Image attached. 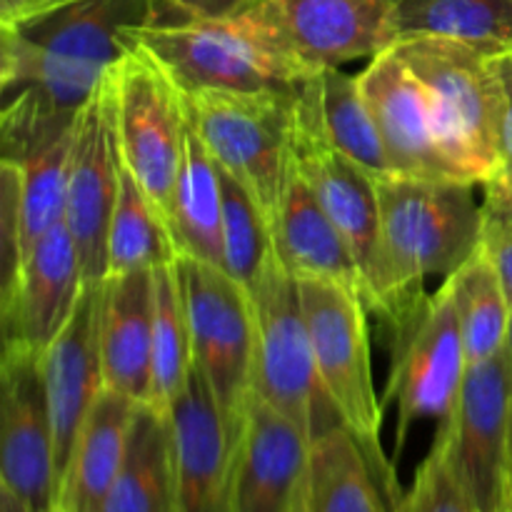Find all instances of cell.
<instances>
[{
	"label": "cell",
	"mask_w": 512,
	"mask_h": 512,
	"mask_svg": "<svg viewBox=\"0 0 512 512\" xmlns=\"http://www.w3.org/2000/svg\"><path fill=\"white\" fill-rule=\"evenodd\" d=\"M138 405V400L118 390L103 388L75 440L68 470L60 483V510L103 512L123 465L130 423Z\"/></svg>",
	"instance_id": "obj_24"
},
{
	"label": "cell",
	"mask_w": 512,
	"mask_h": 512,
	"mask_svg": "<svg viewBox=\"0 0 512 512\" xmlns=\"http://www.w3.org/2000/svg\"><path fill=\"white\" fill-rule=\"evenodd\" d=\"M178 258H195L223 268V170L193 128L168 213Z\"/></svg>",
	"instance_id": "obj_26"
},
{
	"label": "cell",
	"mask_w": 512,
	"mask_h": 512,
	"mask_svg": "<svg viewBox=\"0 0 512 512\" xmlns=\"http://www.w3.org/2000/svg\"><path fill=\"white\" fill-rule=\"evenodd\" d=\"M100 293L103 283L85 285L75 313L53 343L40 353L60 483L80 428L105 388L100 358Z\"/></svg>",
	"instance_id": "obj_19"
},
{
	"label": "cell",
	"mask_w": 512,
	"mask_h": 512,
	"mask_svg": "<svg viewBox=\"0 0 512 512\" xmlns=\"http://www.w3.org/2000/svg\"><path fill=\"white\" fill-rule=\"evenodd\" d=\"M512 365L505 353L470 365L455 408L435 438L480 512H512Z\"/></svg>",
	"instance_id": "obj_12"
},
{
	"label": "cell",
	"mask_w": 512,
	"mask_h": 512,
	"mask_svg": "<svg viewBox=\"0 0 512 512\" xmlns=\"http://www.w3.org/2000/svg\"><path fill=\"white\" fill-rule=\"evenodd\" d=\"M175 260L178 248L168 220L123 165L108 233V275L155 270Z\"/></svg>",
	"instance_id": "obj_29"
},
{
	"label": "cell",
	"mask_w": 512,
	"mask_h": 512,
	"mask_svg": "<svg viewBox=\"0 0 512 512\" xmlns=\"http://www.w3.org/2000/svg\"><path fill=\"white\" fill-rule=\"evenodd\" d=\"M73 135L70 133L55 140L33 158L13 165L15 183H18V213L20 230H23V258L43 235L65 223V205H68V180L70 158H73Z\"/></svg>",
	"instance_id": "obj_32"
},
{
	"label": "cell",
	"mask_w": 512,
	"mask_h": 512,
	"mask_svg": "<svg viewBox=\"0 0 512 512\" xmlns=\"http://www.w3.org/2000/svg\"><path fill=\"white\" fill-rule=\"evenodd\" d=\"M270 255L273 235L268 215L258 200L223 170V270L250 288Z\"/></svg>",
	"instance_id": "obj_33"
},
{
	"label": "cell",
	"mask_w": 512,
	"mask_h": 512,
	"mask_svg": "<svg viewBox=\"0 0 512 512\" xmlns=\"http://www.w3.org/2000/svg\"><path fill=\"white\" fill-rule=\"evenodd\" d=\"M103 512H180L175 438L168 413L148 403L138 405L123 465Z\"/></svg>",
	"instance_id": "obj_25"
},
{
	"label": "cell",
	"mask_w": 512,
	"mask_h": 512,
	"mask_svg": "<svg viewBox=\"0 0 512 512\" xmlns=\"http://www.w3.org/2000/svg\"><path fill=\"white\" fill-rule=\"evenodd\" d=\"M185 315H188L193 363L208 380L228 423L238 438L245 405L253 395L255 318L245 285L218 265L195 258L175 260Z\"/></svg>",
	"instance_id": "obj_8"
},
{
	"label": "cell",
	"mask_w": 512,
	"mask_h": 512,
	"mask_svg": "<svg viewBox=\"0 0 512 512\" xmlns=\"http://www.w3.org/2000/svg\"><path fill=\"white\" fill-rule=\"evenodd\" d=\"M505 358L512 365V305H510V323H508V338H505V348H503Z\"/></svg>",
	"instance_id": "obj_40"
},
{
	"label": "cell",
	"mask_w": 512,
	"mask_h": 512,
	"mask_svg": "<svg viewBox=\"0 0 512 512\" xmlns=\"http://www.w3.org/2000/svg\"><path fill=\"white\" fill-rule=\"evenodd\" d=\"M278 48L310 70L375 58L400 40L398 0H253Z\"/></svg>",
	"instance_id": "obj_13"
},
{
	"label": "cell",
	"mask_w": 512,
	"mask_h": 512,
	"mask_svg": "<svg viewBox=\"0 0 512 512\" xmlns=\"http://www.w3.org/2000/svg\"><path fill=\"white\" fill-rule=\"evenodd\" d=\"M155 0H68L15 28H0V85L50 123H73L135 45L133 33L153 23Z\"/></svg>",
	"instance_id": "obj_1"
},
{
	"label": "cell",
	"mask_w": 512,
	"mask_h": 512,
	"mask_svg": "<svg viewBox=\"0 0 512 512\" xmlns=\"http://www.w3.org/2000/svg\"><path fill=\"white\" fill-rule=\"evenodd\" d=\"M68 0H0V28H15L60 8Z\"/></svg>",
	"instance_id": "obj_37"
},
{
	"label": "cell",
	"mask_w": 512,
	"mask_h": 512,
	"mask_svg": "<svg viewBox=\"0 0 512 512\" xmlns=\"http://www.w3.org/2000/svg\"><path fill=\"white\" fill-rule=\"evenodd\" d=\"M168 415L175 438L180 512H230L235 435L195 363Z\"/></svg>",
	"instance_id": "obj_20"
},
{
	"label": "cell",
	"mask_w": 512,
	"mask_h": 512,
	"mask_svg": "<svg viewBox=\"0 0 512 512\" xmlns=\"http://www.w3.org/2000/svg\"><path fill=\"white\" fill-rule=\"evenodd\" d=\"M193 370L188 315L180 293L178 270L173 265L155 268V313H153V368H150V398L160 413H170L183 393Z\"/></svg>",
	"instance_id": "obj_31"
},
{
	"label": "cell",
	"mask_w": 512,
	"mask_h": 512,
	"mask_svg": "<svg viewBox=\"0 0 512 512\" xmlns=\"http://www.w3.org/2000/svg\"><path fill=\"white\" fill-rule=\"evenodd\" d=\"M403 35L458 40L493 58L512 55V0H398Z\"/></svg>",
	"instance_id": "obj_27"
},
{
	"label": "cell",
	"mask_w": 512,
	"mask_h": 512,
	"mask_svg": "<svg viewBox=\"0 0 512 512\" xmlns=\"http://www.w3.org/2000/svg\"><path fill=\"white\" fill-rule=\"evenodd\" d=\"M55 512H63V510H60V508H58V510H55Z\"/></svg>",
	"instance_id": "obj_43"
},
{
	"label": "cell",
	"mask_w": 512,
	"mask_h": 512,
	"mask_svg": "<svg viewBox=\"0 0 512 512\" xmlns=\"http://www.w3.org/2000/svg\"><path fill=\"white\" fill-rule=\"evenodd\" d=\"M298 288L315 368L330 403L345 428L353 430L370 453L385 458L380 445L385 408L370 368L368 305L353 290L323 280H298Z\"/></svg>",
	"instance_id": "obj_10"
},
{
	"label": "cell",
	"mask_w": 512,
	"mask_h": 512,
	"mask_svg": "<svg viewBox=\"0 0 512 512\" xmlns=\"http://www.w3.org/2000/svg\"><path fill=\"white\" fill-rule=\"evenodd\" d=\"M85 285L73 235L68 225H58L25 253L15 278L3 285L0 323L5 345L43 353L75 313Z\"/></svg>",
	"instance_id": "obj_18"
},
{
	"label": "cell",
	"mask_w": 512,
	"mask_h": 512,
	"mask_svg": "<svg viewBox=\"0 0 512 512\" xmlns=\"http://www.w3.org/2000/svg\"><path fill=\"white\" fill-rule=\"evenodd\" d=\"M483 190L480 250L498 270L512 305V183L505 178H493L483 185Z\"/></svg>",
	"instance_id": "obj_35"
},
{
	"label": "cell",
	"mask_w": 512,
	"mask_h": 512,
	"mask_svg": "<svg viewBox=\"0 0 512 512\" xmlns=\"http://www.w3.org/2000/svg\"><path fill=\"white\" fill-rule=\"evenodd\" d=\"M315 90L328 138L373 178H393V163L363 93L360 75L325 68L315 75Z\"/></svg>",
	"instance_id": "obj_28"
},
{
	"label": "cell",
	"mask_w": 512,
	"mask_h": 512,
	"mask_svg": "<svg viewBox=\"0 0 512 512\" xmlns=\"http://www.w3.org/2000/svg\"><path fill=\"white\" fill-rule=\"evenodd\" d=\"M403 495L393 463L345 425L310 443L305 512H400Z\"/></svg>",
	"instance_id": "obj_22"
},
{
	"label": "cell",
	"mask_w": 512,
	"mask_h": 512,
	"mask_svg": "<svg viewBox=\"0 0 512 512\" xmlns=\"http://www.w3.org/2000/svg\"><path fill=\"white\" fill-rule=\"evenodd\" d=\"M500 78H503L505 93V113H503V170L498 178L512 183V55L498 58Z\"/></svg>",
	"instance_id": "obj_38"
},
{
	"label": "cell",
	"mask_w": 512,
	"mask_h": 512,
	"mask_svg": "<svg viewBox=\"0 0 512 512\" xmlns=\"http://www.w3.org/2000/svg\"><path fill=\"white\" fill-rule=\"evenodd\" d=\"M253 0H155L153 23L150 25H178L200 18H220L245 8Z\"/></svg>",
	"instance_id": "obj_36"
},
{
	"label": "cell",
	"mask_w": 512,
	"mask_h": 512,
	"mask_svg": "<svg viewBox=\"0 0 512 512\" xmlns=\"http://www.w3.org/2000/svg\"><path fill=\"white\" fill-rule=\"evenodd\" d=\"M293 163L353 248L365 283V305L378 313L383 295V233L378 178L350 160L325 133L315 78L295 100Z\"/></svg>",
	"instance_id": "obj_9"
},
{
	"label": "cell",
	"mask_w": 512,
	"mask_h": 512,
	"mask_svg": "<svg viewBox=\"0 0 512 512\" xmlns=\"http://www.w3.org/2000/svg\"><path fill=\"white\" fill-rule=\"evenodd\" d=\"M0 512H30V510L25 508V505L20 503V500L15 498L8 488H3V485H0Z\"/></svg>",
	"instance_id": "obj_39"
},
{
	"label": "cell",
	"mask_w": 512,
	"mask_h": 512,
	"mask_svg": "<svg viewBox=\"0 0 512 512\" xmlns=\"http://www.w3.org/2000/svg\"><path fill=\"white\" fill-rule=\"evenodd\" d=\"M155 270L108 275L100 293V358L105 388L138 403L150 398Z\"/></svg>",
	"instance_id": "obj_23"
},
{
	"label": "cell",
	"mask_w": 512,
	"mask_h": 512,
	"mask_svg": "<svg viewBox=\"0 0 512 512\" xmlns=\"http://www.w3.org/2000/svg\"><path fill=\"white\" fill-rule=\"evenodd\" d=\"M0 393V485L30 512H55L60 480L40 353L5 345Z\"/></svg>",
	"instance_id": "obj_14"
},
{
	"label": "cell",
	"mask_w": 512,
	"mask_h": 512,
	"mask_svg": "<svg viewBox=\"0 0 512 512\" xmlns=\"http://www.w3.org/2000/svg\"><path fill=\"white\" fill-rule=\"evenodd\" d=\"M453 288L455 313L468 365L485 363L503 353L510 323V298L483 250L445 278Z\"/></svg>",
	"instance_id": "obj_30"
},
{
	"label": "cell",
	"mask_w": 512,
	"mask_h": 512,
	"mask_svg": "<svg viewBox=\"0 0 512 512\" xmlns=\"http://www.w3.org/2000/svg\"><path fill=\"white\" fill-rule=\"evenodd\" d=\"M510 473H512V398H510Z\"/></svg>",
	"instance_id": "obj_41"
},
{
	"label": "cell",
	"mask_w": 512,
	"mask_h": 512,
	"mask_svg": "<svg viewBox=\"0 0 512 512\" xmlns=\"http://www.w3.org/2000/svg\"><path fill=\"white\" fill-rule=\"evenodd\" d=\"M118 125L113 70L75 120L65 225L78 248L85 283L108 278V233L120 185Z\"/></svg>",
	"instance_id": "obj_15"
},
{
	"label": "cell",
	"mask_w": 512,
	"mask_h": 512,
	"mask_svg": "<svg viewBox=\"0 0 512 512\" xmlns=\"http://www.w3.org/2000/svg\"><path fill=\"white\" fill-rule=\"evenodd\" d=\"M298 93L183 90L190 128L215 163L258 200L268 220L293 170Z\"/></svg>",
	"instance_id": "obj_5"
},
{
	"label": "cell",
	"mask_w": 512,
	"mask_h": 512,
	"mask_svg": "<svg viewBox=\"0 0 512 512\" xmlns=\"http://www.w3.org/2000/svg\"><path fill=\"white\" fill-rule=\"evenodd\" d=\"M298 512H305V498H303V508H300Z\"/></svg>",
	"instance_id": "obj_42"
},
{
	"label": "cell",
	"mask_w": 512,
	"mask_h": 512,
	"mask_svg": "<svg viewBox=\"0 0 512 512\" xmlns=\"http://www.w3.org/2000/svg\"><path fill=\"white\" fill-rule=\"evenodd\" d=\"M360 85L395 175L418 180H463L440 138L428 90L400 58L395 45L370 58L368 68L360 73Z\"/></svg>",
	"instance_id": "obj_16"
},
{
	"label": "cell",
	"mask_w": 512,
	"mask_h": 512,
	"mask_svg": "<svg viewBox=\"0 0 512 512\" xmlns=\"http://www.w3.org/2000/svg\"><path fill=\"white\" fill-rule=\"evenodd\" d=\"M168 68L183 90L298 93L315 70L275 45L253 10L178 25H148L133 33Z\"/></svg>",
	"instance_id": "obj_4"
},
{
	"label": "cell",
	"mask_w": 512,
	"mask_h": 512,
	"mask_svg": "<svg viewBox=\"0 0 512 512\" xmlns=\"http://www.w3.org/2000/svg\"><path fill=\"white\" fill-rule=\"evenodd\" d=\"M400 512H480L455 475L448 450L438 438L415 473L410 490L403 495Z\"/></svg>",
	"instance_id": "obj_34"
},
{
	"label": "cell",
	"mask_w": 512,
	"mask_h": 512,
	"mask_svg": "<svg viewBox=\"0 0 512 512\" xmlns=\"http://www.w3.org/2000/svg\"><path fill=\"white\" fill-rule=\"evenodd\" d=\"M113 83L120 158L168 220L190 130L183 88L140 43L115 63Z\"/></svg>",
	"instance_id": "obj_7"
},
{
	"label": "cell",
	"mask_w": 512,
	"mask_h": 512,
	"mask_svg": "<svg viewBox=\"0 0 512 512\" xmlns=\"http://www.w3.org/2000/svg\"><path fill=\"white\" fill-rule=\"evenodd\" d=\"M395 50L428 90L440 138L460 178L473 185L498 178L505 113L498 58L438 35H403Z\"/></svg>",
	"instance_id": "obj_3"
},
{
	"label": "cell",
	"mask_w": 512,
	"mask_h": 512,
	"mask_svg": "<svg viewBox=\"0 0 512 512\" xmlns=\"http://www.w3.org/2000/svg\"><path fill=\"white\" fill-rule=\"evenodd\" d=\"M463 180H378L383 295L378 318L395 330L425 303V278L445 275L480 248L483 205Z\"/></svg>",
	"instance_id": "obj_2"
},
{
	"label": "cell",
	"mask_w": 512,
	"mask_h": 512,
	"mask_svg": "<svg viewBox=\"0 0 512 512\" xmlns=\"http://www.w3.org/2000/svg\"><path fill=\"white\" fill-rule=\"evenodd\" d=\"M308 460V435L253 393L235 438L230 512H298Z\"/></svg>",
	"instance_id": "obj_17"
},
{
	"label": "cell",
	"mask_w": 512,
	"mask_h": 512,
	"mask_svg": "<svg viewBox=\"0 0 512 512\" xmlns=\"http://www.w3.org/2000/svg\"><path fill=\"white\" fill-rule=\"evenodd\" d=\"M248 293L255 318L253 393L293 420L313 443L343 420L315 368L298 280L273 253Z\"/></svg>",
	"instance_id": "obj_6"
},
{
	"label": "cell",
	"mask_w": 512,
	"mask_h": 512,
	"mask_svg": "<svg viewBox=\"0 0 512 512\" xmlns=\"http://www.w3.org/2000/svg\"><path fill=\"white\" fill-rule=\"evenodd\" d=\"M270 235L275 258L295 280L340 285L358 293L365 303L363 273L353 248L295 170V163L270 220Z\"/></svg>",
	"instance_id": "obj_21"
},
{
	"label": "cell",
	"mask_w": 512,
	"mask_h": 512,
	"mask_svg": "<svg viewBox=\"0 0 512 512\" xmlns=\"http://www.w3.org/2000/svg\"><path fill=\"white\" fill-rule=\"evenodd\" d=\"M393 338V370L383 408L388 403L398 408L395 455H400L418 420L443 423L453 413L470 368L448 280L393 330Z\"/></svg>",
	"instance_id": "obj_11"
}]
</instances>
